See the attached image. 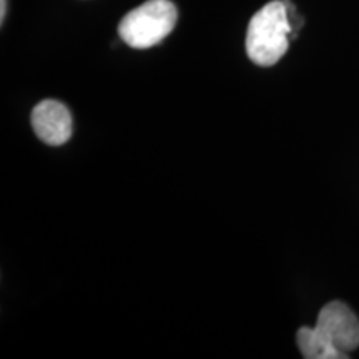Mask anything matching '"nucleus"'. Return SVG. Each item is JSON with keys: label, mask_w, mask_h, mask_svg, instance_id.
<instances>
[{"label": "nucleus", "mask_w": 359, "mask_h": 359, "mask_svg": "<svg viewBox=\"0 0 359 359\" xmlns=\"http://www.w3.org/2000/svg\"><path fill=\"white\" fill-rule=\"evenodd\" d=\"M296 344L306 359H346L359 346L358 316L343 302L327 303L316 326L299 327Z\"/></svg>", "instance_id": "obj_1"}, {"label": "nucleus", "mask_w": 359, "mask_h": 359, "mask_svg": "<svg viewBox=\"0 0 359 359\" xmlns=\"http://www.w3.org/2000/svg\"><path fill=\"white\" fill-rule=\"evenodd\" d=\"M294 39L285 0H273L251 17L246 30V53L259 67H273Z\"/></svg>", "instance_id": "obj_2"}, {"label": "nucleus", "mask_w": 359, "mask_h": 359, "mask_svg": "<svg viewBox=\"0 0 359 359\" xmlns=\"http://www.w3.org/2000/svg\"><path fill=\"white\" fill-rule=\"evenodd\" d=\"M178 20V11L170 0H148L123 17L118 35L128 47L150 48L167 39Z\"/></svg>", "instance_id": "obj_3"}, {"label": "nucleus", "mask_w": 359, "mask_h": 359, "mask_svg": "<svg viewBox=\"0 0 359 359\" xmlns=\"http://www.w3.org/2000/svg\"><path fill=\"white\" fill-rule=\"evenodd\" d=\"M32 128L37 137L43 143L50 147H60L70 140L74 132V122H72L70 110L62 102L42 100L34 107Z\"/></svg>", "instance_id": "obj_4"}, {"label": "nucleus", "mask_w": 359, "mask_h": 359, "mask_svg": "<svg viewBox=\"0 0 359 359\" xmlns=\"http://www.w3.org/2000/svg\"><path fill=\"white\" fill-rule=\"evenodd\" d=\"M7 15V0H0V24H4Z\"/></svg>", "instance_id": "obj_5"}]
</instances>
